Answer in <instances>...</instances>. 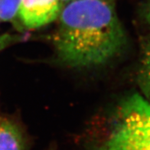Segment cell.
Segmentation results:
<instances>
[{
	"label": "cell",
	"instance_id": "7",
	"mask_svg": "<svg viewBox=\"0 0 150 150\" xmlns=\"http://www.w3.org/2000/svg\"><path fill=\"white\" fill-rule=\"evenodd\" d=\"M145 17H146V21L150 25V0L146 5V10H145Z\"/></svg>",
	"mask_w": 150,
	"mask_h": 150
},
{
	"label": "cell",
	"instance_id": "8",
	"mask_svg": "<svg viewBox=\"0 0 150 150\" xmlns=\"http://www.w3.org/2000/svg\"><path fill=\"white\" fill-rule=\"evenodd\" d=\"M70 1H71V0H62V2H63L64 3H66V2H70Z\"/></svg>",
	"mask_w": 150,
	"mask_h": 150
},
{
	"label": "cell",
	"instance_id": "6",
	"mask_svg": "<svg viewBox=\"0 0 150 150\" xmlns=\"http://www.w3.org/2000/svg\"><path fill=\"white\" fill-rule=\"evenodd\" d=\"M21 0H0V20L10 22L17 17Z\"/></svg>",
	"mask_w": 150,
	"mask_h": 150
},
{
	"label": "cell",
	"instance_id": "2",
	"mask_svg": "<svg viewBox=\"0 0 150 150\" xmlns=\"http://www.w3.org/2000/svg\"><path fill=\"white\" fill-rule=\"evenodd\" d=\"M96 150H150V100L137 94L127 99L110 135Z\"/></svg>",
	"mask_w": 150,
	"mask_h": 150
},
{
	"label": "cell",
	"instance_id": "1",
	"mask_svg": "<svg viewBox=\"0 0 150 150\" xmlns=\"http://www.w3.org/2000/svg\"><path fill=\"white\" fill-rule=\"evenodd\" d=\"M53 36L57 55L73 67L102 65L120 53L126 35L112 0L64 3Z\"/></svg>",
	"mask_w": 150,
	"mask_h": 150
},
{
	"label": "cell",
	"instance_id": "9",
	"mask_svg": "<svg viewBox=\"0 0 150 150\" xmlns=\"http://www.w3.org/2000/svg\"><path fill=\"white\" fill-rule=\"evenodd\" d=\"M0 22H1V20H0Z\"/></svg>",
	"mask_w": 150,
	"mask_h": 150
},
{
	"label": "cell",
	"instance_id": "4",
	"mask_svg": "<svg viewBox=\"0 0 150 150\" xmlns=\"http://www.w3.org/2000/svg\"><path fill=\"white\" fill-rule=\"evenodd\" d=\"M23 149V139L19 129L8 119L0 117V150Z\"/></svg>",
	"mask_w": 150,
	"mask_h": 150
},
{
	"label": "cell",
	"instance_id": "3",
	"mask_svg": "<svg viewBox=\"0 0 150 150\" xmlns=\"http://www.w3.org/2000/svg\"><path fill=\"white\" fill-rule=\"evenodd\" d=\"M63 6L62 0H21L16 18L27 29H37L57 20Z\"/></svg>",
	"mask_w": 150,
	"mask_h": 150
},
{
	"label": "cell",
	"instance_id": "5",
	"mask_svg": "<svg viewBox=\"0 0 150 150\" xmlns=\"http://www.w3.org/2000/svg\"><path fill=\"white\" fill-rule=\"evenodd\" d=\"M139 82L144 93L150 100V41L145 45L141 60Z\"/></svg>",
	"mask_w": 150,
	"mask_h": 150
}]
</instances>
